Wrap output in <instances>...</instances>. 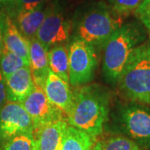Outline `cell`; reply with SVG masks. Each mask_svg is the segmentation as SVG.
<instances>
[{"mask_svg":"<svg viewBox=\"0 0 150 150\" xmlns=\"http://www.w3.org/2000/svg\"><path fill=\"white\" fill-rule=\"evenodd\" d=\"M110 98L103 88L86 85L74 93L73 104L67 115V122L85 132L93 139L100 136L108 120Z\"/></svg>","mask_w":150,"mask_h":150,"instance_id":"6da1fadb","label":"cell"},{"mask_svg":"<svg viewBox=\"0 0 150 150\" xmlns=\"http://www.w3.org/2000/svg\"><path fill=\"white\" fill-rule=\"evenodd\" d=\"M144 40V29L138 23L122 24L111 34L103 56V73L109 83H117L130 55Z\"/></svg>","mask_w":150,"mask_h":150,"instance_id":"7a4b0ae2","label":"cell"},{"mask_svg":"<svg viewBox=\"0 0 150 150\" xmlns=\"http://www.w3.org/2000/svg\"><path fill=\"white\" fill-rule=\"evenodd\" d=\"M117 83L129 100L150 105V44L135 48L119 75Z\"/></svg>","mask_w":150,"mask_h":150,"instance_id":"3957f363","label":"cell"},{"mask_svg":"<svg viewBox=\"0 0 150 150\" xmlns=\"http://www.w3.org/2000/svg\"><path fill=\"white\" fill-rule=\"evenodd\" d=\"M122 25L104 2H97L86 8L78 23V36L93 46L103 45L112 33Z\"/></svg>","mask_w":150,"mask_h":150,"instance_id":"277c9868","label":"cell"},{"mask_svg":"<svg viewBox=\"0 0 150 150\" xmlns=\"http://www.w3.org/2000/svg\"><path fill=\"white\" fill-rule=\"evenodd\" d=\"M116 124L120 133L143 149L150 150V108L141 104H129L118 109Z\"/></svg>","mask_w":150,"mask_h":150,"instance_id":"5b68a950","label":"cell"},{"mask_svg":"<svg viewBox=\"0 0 150 150\" xmlns=\"http://www.w3.org/2000/svg\"><path fill=\"white\" fill-rule=\"evenodd\" d=\"M69 83L74 87L84 85L93 79L97 64L95 47L76 38L69 48Z\"/></svg>","mask_w":150,"mask_h":150,"instance_id":"8992f818","label":"cell"},{"mask_svg":"<svg viewBox=\"0 0 150 150\" xmlns=\"http://www.w3.org/2000/svg\"><path fill=\"white\" fill-rule=\"evenodd\" d=\"M71 31V23L65 15L64 10L59 0H51L48 12L36 38L49 49L69 40Z\"/></svg>","mask_w":150,"mask_h":150,"instance_id":"52a82bcc","label":"cell"},{"mask_svg":"<svg viewBox=\"0 0 150 150\" xmlns=\"http://www.w3.org/2000/svg\"><path fill=\"white\" fill-rule=\"evenodd\" d=\"M25 134H34L32 119L20 103L8 100L0 108V144Z\"/></svg>","mask_w":150,"mask_h":150,"instance_id":"ba28073f","label":"cell"},{"mask_svg":"<svg viewBox=\"0 0 150 150\" xmlns=\"http://www.w3.org/2000/svg\"><path fill=\"white\" fill-rule=\"evenodd\" d=\"M32 119L34 132L42 127L63 119V112L48 100L43 88L34 86L33 91L21 103Z\"/></svg>","mask_w":150,"mask_h":150,"instance_id":"9c48e42d","label":"cell"},{"mask_svg":"<svg viewBox=\"0 0 150 150\" xmlns=\"http://www.w3.org/2000/svg\"><path fill=\"white\" fill-rule=\"evenodd\" d=\"M43 90L51 103L65 114L69 112L74 99V93L70 90L69 83L49 70L44 82Z\"/></svg>","mask_w":150,"mask_h":150,"instance_id":"30bf717a","label":"cell"},{"mask_svg":"<svg viewBox=\"0 0 150 150\" xmlns=\"http://www.w3.org/2000/svg\"><path fill=\"white\" fill-rule=\"evenodd\" d=\"M7 98L21 103L34 88V82L29 67H23L5 79Z\"/></svg>","mask_w":150,"mask_h":150,"instance_id":"8fae6325","label":"cell"},{"mask_svg":"<svg viewBox=\"0 0 150 150\" xmlns=\"http://www.w3.org/2000/svg\"><path fill=\"white\" fill-rule=\"evenodd\" d=\"M48 49L37 38L28 40V62L34 85L43 88L46 77L49 72Z\"/></svg>","mask_w":150,"mask_h":150,"instance_id":"7c38bea8","label":"cell"},{"mask_svg":"<svg viewBox=\"0 0 150 150\" xmlns=\"http://www.w3.org/2000/svg\"><path fill=\"white\" fill-rule=\"evenodd\" d=\"M68 125L67 119L63 118L35 131L34 150H58Z\"/></svg>","mask_w":150,"mask_h":150,"instance_id":"4fadbf2b","label":"cell"},{"mask_svg":"<svg viewBox=\"0 0 150 150\" xmlns=\"http://www.w3.org/2000/svg\"><path fill=\"white\" fill-rule=\"evenodd\" d=\"M49 2L32 10L19 11L15 13L17 27L28 40L36 38L47 14Z\"/></svg>","mask_w":150,"mask_h":150,"instance_id":"5bb4252c","label":"cell"},{"mask_svg":"<svg viewBox=\"0 0 150 150\" xmlns=\"http://www.w3.org/2000/svg\"><path fill=\"white\" fill-rule=\"evenodd\" d=\"M4 49L18 54L28 62V40L9 16H5L4 18Z\"/></svg>","mask_w":150,"mask_h":150,"instance_id":"9a60e30c","label":"cell"},{"mask_svg":"<svg viewBox=\"0 0 150 150\" xmlns=\"http://www.w3.org/2000/svg\"><path fill=\"white\" fill-rule=\"evenodd\" d=\"M94 139L85 132L68 125L58 150H93Z\"/></svg>","mask_w":150,"mask_h":150,"instance_id":"2e32d148","label":"cell"},{"mask_svg":"<svg viewBox=\"0 0 150 150\" xmlns=\"http://www.w3.org/2000/svg\"><path fill=\"white\" fill-rule=\"evenodd\" d=\"M49 69L63 80L69 83V48L64 44H58L48 49Z\"/></svg>","mask_w":150,"mask_h":150,"instance_id":"e0dca14e","label":"cell"},{"mask_svg":"<svg viewBox=\"0 0 150 150\" xmlns=\"http://www.w3.org/2000/svg\"><path fill=\"white\" fill-rule=\"evenodd\" d=\"M93 150H143V149L128 137L118 134L94 141Z\"/></svg>","mask_w":150,"mask_h":150,"instance_id":"ac0fdd59","label":"cell"},{"mask_svg":"<svg viewBox=\"0 0 150 150\" xmlns=\"http://www.w3.org/2000/svg\"><path fill=\"white\" fill-rule=\"evenodd\" d=\"M23 67H29V63L18 54L4 49L0 57V71L6 79Z\"/></svg>","mask_w":150,"mask_h":150,"instance_id":"d6986e66","label":"cell"},{"mask_svg":"<svg viewBox=\"0 0 150 150\" xmlns=\"http://www.w3.org/2000/svg\"><path fill=\"white\" fill-rule=\"evenodd\" d=\"M0 150H34V135L25 134L13 137L1 144Z\"/></svg>","mask_w":150,"mask_h":150,"instance_id":"ffe728a7","label":"cell"},{"mask_svg":"<svg viewBox=\"0 0 150 150\" xmlns=\"http://www.w3.org/2000/svg\"><path fill=\"white\" fill-rule=\"evenodd\" d=\"M144 0H108L111 10L119 18L134 13Z\"/></svg>","mask_w":150,"mask_h":150,"instance_id":"44dd1931","label":"cell"},{"mask_svg":"<svg viewBox=\"0 0 150 150\" xmlns=\"http://www.w3.org/2000/svg\"><path fill=\"white\" fill-rule=\"evenodd\" d=\"M134 14L144 25L150 37V0H144L134 12Z\"/></svg>","mask_w":150,"mask_h":150,"instance_id":"7402d4cb","label":"cell"},{"mask_svg":"<svg viewBox=\"0 0 150 150\" xmlns=\"http://www.w3.org/2000/svg\"><path fill=\"white\" fill-rule=\"evenodd\" d=\"M49 1L50 0H13L11 3L14 6L16 13L19 11H28L34 9Z\"/></svg>","mask_w":150,"mask_h":150,"instance_id":"603a6c76","label":"cell"},{"mask_svg":"<svg viewBox=\"0 0 150 150\" xmlns=\"http://www.w3.org/2000/svg\"><path fill=\"white\" fill-rule=\"evenodd\" d=\"M8 101L7 98V92H6L5 79L0 71V108L3 107L6 102Z\"/></svg>","mask_w":150,"mask_h":150,"instance_id":"cb8c5ba5","label":"cell"},{"mask_svg":"<svg viewBox=\"0 0 150 150\" xmlns=\"http://www.w3.org/2000/svg\"><path fill=\"white\" fill-rule=\"evenodd\" d=\"M5 16L0 14V57L4 50V27Z\"/></svg>","mask_w":150,"mask_h":150,"instance_id":"d4e9b609","label":"cell"},{"mask_svg":"<svg viewBox=\"0 0 150 150\" xmlns=\"http://www.w3.org/2000/svg\"><path fill=\"white\" fill-rule=\"evenodd\" d=\"M13 0H0V4H6V3H11Z\"/></svg>","mask_w":150,"mask_h":150,"instance_id":"484cf974","label":"cell"}]
</instances>
